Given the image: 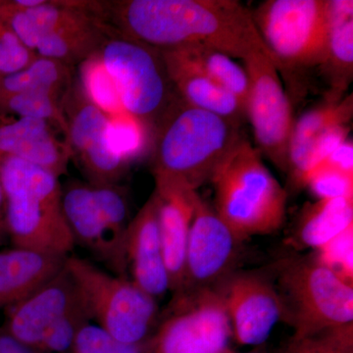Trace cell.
Here are the masks:
<instances>
[{"label":"cell","instance_id":"cell-1","mask_svg":"<svg viewBox=\"0 0 353 353\" xmlns=\"http://www.w3.org/2000/svg\"><path fill=\"white\" fill-rule=\"evenodd\" d=\"M109 37L141 41L160 50L201 44L245 60L266 46L252 10L238 0L92 1Z\"/></svg>","mask_w":353,"mask_h":353},{"label":"cell","instance_id":"cell-2","mask_svg":"<svg viewBox=\"0 0 353 353\" xmlns=\"http://www.w3.org/2000/svg\"><path fill=\"white\" fill-rule=\"evenodd\" d=\"M241 137L240 126L192 108L178 94L153 131L155 185L197 192L211 183Z\"/></svg>","mask_w":353,"mask_h":353},{"label":"cell","instance_id":"cell-3","mask_svg":"<svg viewBox=\"0 0 353 353\" xmlns=\"http://www.w3.org/2000/svg\"><path fill=\"white\" fill-rule=\"evenodd\" d=\"M329 0H266L252 11L292 108L307 92L329 39Z\"/></svg>","mask_w":353,"mask_h":353},{"label":"cell","instance_id":"cell-4","mask_svg":"<svg viewBox=\"0 0 353 353\" xmlns=\"http://www.w3.org/2000/svg\"><path fill=\"white\" fill-rule=\"evenodd\" d=\"M0 183L6 196L7 236L14 248L69 256L75 243L57 176L20 158L0 155Z\"/></svg>","mask_w":353,"mask_h":353},{"label":"cell","instance_id":"cell-5","mask_svg":"<svg viewBox=\"0 0 353 353\" xmlns=\"http://www.w3.org/2000/svg\"><path fill=\"white\" fill-rule=\"evenodd\" d=\"M211 183L215 212L240 240L272 234L284 226L287 190L248 139L241 136L236 141Z\"/></svg>","mask_w":353,"mask_h":353},{"label":"cell","instance_id":"cell-6","mask_svg":"<svg viewBox=\"0 0 353 353\" xmlns=\"http://www.w3.org/2000/svg\"><path fill=\"white\" fill-rule=\"evenodd\" d=\"M280 297L283 321L301 338L353 322V285L315 255L292 252L268 268Z\"/></svg>","mask_w":353,"mask_h":353},{"label":"cell","instance_id":"cell-7","mask_svg":"<svg viewBox=\"0 0 353 353\" xmlns=\"http://www.w3.org/2000/svg\"><path fill=\"white\" fill-rule=\"evenodd\" d=\"M65 267L90 320L125 343L150 341L157 328V301L128 277L104 271L90 260L69 255Z\"/></svg>","mask_w":353,"mask_h":353},{"label":"cell","instance_id":"cell-8","mask_svg":"<svg viewBox=\"0 0 353 353\" xmlns=\"http://www.w3.org/2000/svg\"><path fill=\"white\" fill-rule=\"evenodd\" d=\"M125 111L152 134L178 97L161 50L134 39L109 37L99 51Z\"/></svg>","mask_w":353,"mask_h":353},{"label":"cell","instance_id":"cell-9","mask_svg":"<svg viewBox=\"0 0 353 353\" xmlns=\"http://www.w3.org/2000/svg\"><path fill=\"white\" fill-rule=\"evenodd\" d=\"M232 341L231 323L218 290H192L172 296L160 312L150 353H233Z\"/></svg>","mask_w":353,"mask_h":353},{"label":"cell","instance_id":"cell-10","mask_svg":"<svg viewBox=\"0 0 353 353\" xmlns=\"http://www.w3.org/2000/svg\"><path fill=\"white\" fill-rule=\"evenodd\" d=\"M243 61L250 80L246 119L252 124L257 150L287 174L296 123L294 108L267 48L254 51Z\"/></svg>","mask_w":353,"mask_h":353},{"label":"cell","instance_id":"cell-11","mask_svg":"<svg viewBox=\"0 0 353 353\" xmlns=\"http://www.w3.org/2000/svg\"><path fill=\"white\" fill-rule=\"evenodd\" d=\"M65 141L92 185H115L128 163L109 150L105 130L109 117L95 106L80 85H72L62 103Z\"/></svg>","mask_w":353,"mask_h":353},{"label":"cell","instance_id":"cell-12","mask_svg":"<svg viewBox=\"0 0 353 353\" xmlns=\"http://www.w3.org/2000/svg\"><path fill=\"white\" fill-rule=\"evenodd\" d=\"M215 289L222 297L238 345L260 347L283 321L282 303L268 269H238Z\"/></svg>","mask_w":353,"mask_h":353},{"label":"cell","instance_id":"cell-13","mask_svg":"<svg viewBox=\"0 0 353 353\" xmlns=\"http://www.w3.org/2000/svg\"><path fill=\"white\" fill-rule=\"evenodd\" d=\"M243 243L213 206L197 196L188 241L185 285L180 294L213 289L238 270Z\"/></svg>","mask_w":353,"mask_h":353},{"label":"cell","instance_id":"cell-14","mask_svg":"<svg viewBox=\"0 0 353 353\" xmlns=\"http://www.w3.org/2000/svg\"><path fill=\"white\" fill-rule=\"evenodd\" d=\"M82 303L66 267L10 307L6 329L13 338L38 350L44 334L72 309Z\"/></svg>","mask_w":353,"mask_h":353},{"label":"cell","instance_id":"cell-15","mask_svg":"<svg viewBox=\"0 0 353 353\" xmlns=\"http://www.w3.org/2000/svg\"><path fill=\"white\" fill-rule=\"evenodd\" d=\"M128 277L155 301L170 292L158 224L154 190L128 228L125 240Z\"/></svg>","mask_w":353,"mask_h":353},{"label":"cell","instance_id":"cell-16","mask_svg":"<svg viewBox=\"0 0 353 353\" xmlns=\"http://www.w3.org/2000/svg\"><path fill=\"white\" fill-rule=\"evenodd\" d=\"M158 224L172 296L185 285V259L190 225L199 192L155 185Z\"/></svg>","mask_w":353,"mask_h":353},{"label":"cell","instance_id":"cell-17","mask_svg":"<svg viewBox=\"0 0 353 353\" xmlns=\"http://www.w3.org/2000/svg\"><path fill=\"white\" fill-rule=\"evenodd\" d=\"M62 208L74 243L88 250L111 273L128 277L126 260L111 241L95 205L92 185L70 183L62 194Z\"/></svg>","mask_w":353,"mask_h":353},{"label":"cell","instance_id":"cell-18","mask_svg":"<svg viewBox=\"0 0 353 353\" xmlns=\"http://www.w3.org/2000/svg\"><path fill=\"white\" fill-rule=\"evenodd\" d=\"M48 121L19 118L0 127V155L20 158L59 178L66 173L71 155L58 141Z\"/></svg>","mask_w":353,"mask_h":353},{"label":"cell","instance_id":"cell-19","mask_svg":"<svg viewBox=\"0 0 353 353\" xmlns=\"http://www.w3.org/2000/svg\"><path fill=\"white\" fill-rule=\"evenodd\" d=\"M7 27L32 50L43 37L95 19L90 1H48L39 6L20 7L15 2L6 11Z\"/></svg>","mask_w":353,"mask_h":353},{"label":"cell","instance_id":"cell-20","mask_svg":"<svg viewBox=\"0 0 353 353\" xmlns=\"http://www.w3.org/2000/svg\"><path fill=\"white\" fill-rule=\"evenodd\" d=\"M329 39L326 54L318 69L328 88L324 101L345 99L353 78V1L329 0Z\"/></svg>","mask_w":353,"mask_h":353},{"label":"cell","instance_id":"cell-21","mask_svg":"<svg viewBox=\"0 0 353 353\" xmlns=\"http://www.w3.org/2000/svg\"><path fill=\"white\" fill-rule=\"evenodd\" d=\"M67 257L13 248L0 252V309L10 308L63 269Z\"/></svg>","mask_w":353,"mask_h":353},{"label":"cell","instance_id":"cell-22","mask_svg":"<svg viewBox=\"0 0 353 353\" xmlns=\"http://www.w3.org/2000/svg\"><path fill=\"white\" fill-rule=\"evenodd\" d=\"M176 94L192 108L214 114L241 127L246 119L243 102L205 75L162 51Z\"/></svg>","mask_w":353,"mask_h":353},{"label":"cell","instance_id":"cell-23","mask_svg":"<svg viewBox=\"0 0 353 353\" xmlns=\"http://www.w3.org/2000/svg\"><path fill=\"white\" fill-rule=\"evenodd\" d=\"M353 116L352 94L336 103L323 101L309 109L294 123L290 138L289 170L292 188H303L306 162L311 148L323 134L336 125L350 124Z\"/></svg>","mask_w":353,"mask_h":353},{"label":"cell","instance_id":"cell-24","mask_svg":"<svg viewBox=\"0 0 353 353\" xmlns=\"http://www.w3.org/2000/svg\"><path fill=\"white\" fill-rule=\"evenodd\" d=\"M350 226H353V197L318 199L304 206L288 243L296 250H317Z\"/></svg>","mask_w":353,"mask_h":353},{"label":"cell","instance_id":"cell-25","mask_svg":"<svg viewBox=\"0 0 353 353\" xmlns=\"http://www.w3.org/2000/svg\"><path fill=\"white\" fill-rule=\"evenodd\" d=\"M162 51L201 72L238 97L245 106L250 92V80L245 68L236 63L233 58L201 44H190Z\"/></svg>","mask_w":353,"mask_h":353},{"label":"cell","instance_id":"cell-26","mask_svg":"<svg viewBox=\"0 0 353 353\" xmlns=\"http://www.w3.org/2000/svg\"><path fill=\"white\" fill-rule=\"evenodd\" d=\"M109 36L97 18L43 37L36 52L39 57L72 67L97 54Z\"/></svg>","mask_w":353,"mask_h":353},{"label":"cell","instance_id":"cell-27","mask_svg":"<svg viewBox=\"0 0 353 353\" xmlns=\"http://www.w3.org/2000/svg\"><path fill=\"white\" fill-rule=\"evenodd\" d=\"M73 83L72 68L55 60L38 57L22 71L2 77L0 95L4 99L28 90H44L64 99Z\"/></svg>","mask_w":353,"mask_h":353},{"label":"cell","instance_id":"cell-28","mask_svg":"<svg viewBox=\"0 0 353 353\" xmlns=\"http://www.w3.org/2000/svg\"><path fill=\"white\" fill-rule=\"evenodd\" d=\"M92 188L95 205L108 230L111 241L125 259V240L132 220L130 219L127 190L118 183L92 185Z\"/></svg>","mask_w":353,"mask_h":353},{"label":"cell","instance_id":"cell-29","mask_svg":"<svg viewBox=\"0 0 353 353\" xmlns=\"http://www.w3.org/2000/svg\"><path fill=\"white\" fill-rule=\"evenodd\" d=\"M152 130L130 114L109 117L106 143L113 154L127 163L141 157L148 145H152Z\"/></svg>","mask_w":353,"mask_h":353},{"label":"cell","instance_id":"cell-30","mask_svg":"<svg viewBox=\"0 0 353 353\" xmlns=\"http://www.w3.org/2000/svg\"><path fill=\"white\" fill-rule=\"evenodd\" d=\"M80 78L81 88L88 99L108 117L127 113L99 52L80 64Z\"/></svg>","mask_w":353,"mask_h":353},{"label":"cell","instance_id":"cell-31","mask_svg":"<svg viewBox=\"0 0 353 353\" xmlns=\"http://www.w3.org/2000/svg\"><path fill=\"white\" fill-rule=\"evenodd\" d=\"M7 108L20 118L48 121L65 134L64 99L44 90H28L4 99Z\"/></svg>","mask_w":353,"mask_h":353},{"label":"cell","instance_id":"cell-32","mask_svg":"<svg viewBox=\"0 0 353 353\" xmlns=\"http://www.w3.org/2000/svg\"><path fill=\"white\" fill-rule=\"evenodd\" d=\"M278 353H353V322L290 338Z\"/></svg>","mask_w":353,"mask_h":353},{"label":"cell","instance_id":"cell-33","mask_svg":"<svg viewBox=\"0 0 353 353\" xmlns=\"http://www.w3.org/2000/svg\"><path fill=\"white\" fill-rule=\"evenodd\" d=\"M74 353H150V340L141 343H125L105 330L90 322L77 334Z\"/></svg>","mask_w":353,"mask_h":353},{"label":"cell","instance_id":"cell-34","mask_svg":"<svg viewBox=\"0 0 353 353\" xmlns=\"http://www.w3.org/2000/svg\"><path fill=\"white\" fill-rule=\"evenodd\" d=\"M92 321L83 301L80 305L58 320L44 334L38 350L43 353H64L73 348L77 334L83 325Z\"/></svg>","mask_w":353,"mask_h":353},{"label":"cell","instance_id":"cell-35","mask_svg":"<svg viewBox=\"0 0 353 353\" xmlns=\"http://www.w3.org/2000/svg\"><path fill=\"white\" fill-rule=\"evenodd\" d=\"M314 255L343 282L353 285V226L316 250Z\"/></svg>","mask_w":353,"mask_h":353},{"label":"cell","instance_id":"cell-36","mask_svg":"<svg viewBox=\"0 0 353 353\" xmlns=\"http://www.w3.org/2000/svg\"><path fill=\"white\" fill-rule=\"evenodd\" d=\"M304 187L318 199L353 197V175L319 164L306 178Z\"/></svg>","mask_w":353,"mask_h":353},{"label":"cell","instance_id":"cell-37","mask_svg":"<svg viewBox=\"0 0 353 353\" xmlns=\"http://www.w3.org/2000/svg\"><path fill=\"white\" fill-rule=\"evenodd\" d=\"M38 57L7 26L0 25V75L22 71Z\"/></svg>","mask_w":353,"mask_h":353},{"label":"cell","instance_id":"cell-38","mask_svg":"<svg viewBox=\"0 0 353 353\" xmlns=\"http://www.w3.org/2000/svg\"><path fill=\"white\" fill-rule=\"evenodd\" d=\"M350 124L336 125L328 130L316 141L315 145L309 152L307 162H306L305 176H304L303 188L305 185L306 178L310 172L315 169L318 165L321 164L327 157L338 148L341 143H345L350 136Z\"/></svg>","mask_w":353,"mask_h":353},{"label":"cell","instance_id":"cell-39","mask_svg":"<svg viewBox=\"0 0 353 353\" xmlns=\"http://www.w3.org/2000/svg\"><path fill=\"white\" fill-rule=\"evenodd\" d=\"M321 164L327 165L348 175H353V143L348 139L334 150Z\"/></svg>","mask_w":353,"mask_h":353},{"label":"cell","instance_id":"cell-40","mask_svg":"<svg viewBox=\"0 0 353 353\" xmlns=\"http://www.w3.org/2000/svg\"><path fill=\"white\" fill-rule=\"evenodd\" d=\"M0 353H43L36 348L28 347L7 333L6 329H0Z\"/></svg>","mask_w":353,"mask_h":353},{"label":"cell","instance_id":"cell-41","mask_svg":"<svg viewBox=\"0 0 353 353\" xmlns=\"http://www.w3.org/2000/svg\"><path fill=\"white\" fill-rule=\"evenodd\" d=\"M6 196L0 183V223L6 225Z\"/></svg>","mask_w":353,"mask_h":353},{"label":"cell","instance_id":"cell-42","mask_svg":"<svg viewBox=\"0 0 353 353\" xmlns=\"http://www.w3.org/2000/svg\"><path fill=\"white\" fill-rule=\"evenodd\" d=\"M7 231H6V225L1 224L0 223V243H2V241H3L4 236H6Z\"/></svg>","mask_w":353,"mask_h":353},{"label":"cell","instance_id":"cell-43","mask_svg":"<svg viewBox=\"0 0 353 353\" xmlns=\"http://www.w3.org/2000/svg\"><path fill=\"white\" fill-rule=\"evenodd\" d=\"M233 353H239L234 352ZM241 353H265L264 352H262V350H252V352H241Z\"/></svg>","mask_w":353,"mask_h":353}]
</instances>
